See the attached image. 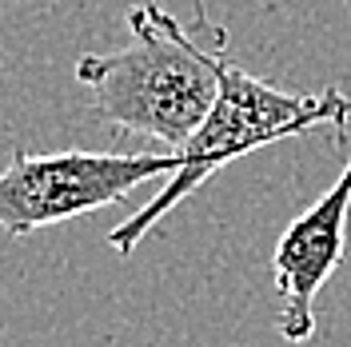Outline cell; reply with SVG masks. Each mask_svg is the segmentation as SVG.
<instances>
[{"mask_svg": "<svg viewBox=\"0 0 351 347\" xmlns=\"http://www.w3.org/2000/svg\"><path fill=\"white\" fill-rule=\"evenodd\" d=\"M128 28L124 48L84 52L76 60V84L100 120L180 152L219 96L228 28L212 21L208 0H192V21L160 4H136L128 8Z\"/></svg>", "mask_w": 351, "mask_h": 347, "instance_id": "6da1fadb", "label": "cell"}, {"mask_svg": "<svg viewBox=\"0 0 351 347\" xmlns=\"http://www.w3.org/2000/svg\"><path fill=\"white\" fill-rule=\"evenodd\" d=\"M348 120L351 100L335 88L315 92V96H295V92H284L276 84H263L232 60H223L219 96L208 112V120L199 124V132L180 148V172L168 176V184L144 208H136L124 224H116L108 232V243L116 248V256H132L156 224L172 216L192 192H199L223 164L256 152V148L291 140V136H307V132L331 128L335 140H343Z\"/></svg>", "mask_w": 351, "mask_h": 347, "instance_id": "7a4b0ae2", "label": "cell"}, {"mask_svg": "<svg viewBox=\"0 0 351 347\" xmlns=\"http://www.w3.org/2000/svg\"><path fill=\"white\" fill-rule=\"evenodd\" d=\"M180 172V152H24L0 172V232L32 236L128 200L132 188Z\"/></svg>", "mask_w": 351, "mask_h": 347, "instance_id": "3957f363", "label": "cell"}, {"mask_svg": "<svg viewBox=\"0 0 351 347\" xmlns=\"http://www.w3.org/2000/svg\"><path fill=\"white\" fill-rule=\"evenodd\" d=\"M348 216H351V160L343 164L339 180L319 195L311 208L284 228V236L271 252V276L280 296L276 327L291 347L307 344L315 335V300L324 283L335 276L348 252Z\"/></svg>", "mask_w": 351, "mask_h": 347, "instance_id": "277c9868", "label": "cell"}]
</instances>
